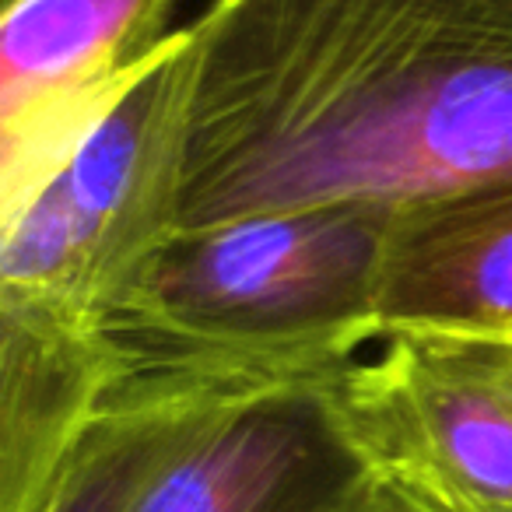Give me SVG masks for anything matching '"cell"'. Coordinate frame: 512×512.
Wrapping results in <instances>:
<instances>
[{"mask_svg":"<svg viewBox=\"0 0 512 512\" xmlns=\"http://www.w3.org/2000/svg\"><path fill=\"white\" fill-rule=\"evenodd\" d=\"M512 183V0H211L172 232Z\"/></svg>","mask_w":512,"mask_h":512,"instance_id":"1","label":"cell"},{"mask_svg":"<svg viewBox=\"0 0 512 512\" xmlns=\"http://www.w3.org/2000/svg\"><path fill=\"white\" fill-rule=\"evenodd\" d=\"M397 207L327 204L169 232L95 316L123 369L246 383L334 379L379 334Z\"/></svg>","mask_w":512,"mask_h":512,"instance_id":"2","label":"cell"},{"mask_svg":"<svg viewBox=\"0 0 512 512\" xmlns=\"http://www.w3.org/2000/svg\"><path fill=\"white\" fill-rule=\"evenodd\" d=\"M186 29L88 127L64 165L0 211V302L95 323L102 302L172 232Z\"/></svg>","mask_w":512,"mask_h":512,"instance_id":"3","label":"cell"},{"mask_svg":"<svg viewBox=\"0 0 512 512\" xmlns=\"http://www.w3.org/2000/svg\"><path fill=\"white\" fill-rule=\"evenodd\" d=\"M330 400L376 481L432 512H512V334L393 330Z\"/></svg>","mask_w":512,"mask_h":512,"instance_id":"4","label":"cell"},{"mask_svg":"<svg viewBox=\"0 0 512 512\" xmlns=\"http://www.w3.org/2000/svg\"><path fill=\"white\" fill-rule=\"evenodd\" d=\"M176 0H8L0 18V211L71 158L169 43Z\"/></svg>","mask_w":512,"mask_h":512,"instance_id":"5","label":"cell"},{"mask_svg":"<svg viewBox=\"0 0 512 512\" xmlns=\"http://www.w3.org/2000/svg\"><path fill=\"white\" fill-rule=\"evenodd\" d=\"M369 481L330 379H306L228 400L134 512H348Z\"/></svg>","mask_w":512,"mask_h":512,"instance_id":"6","label":"cell"},{"mask_svg":"<svg viewBox=\"0 0 512 512\" xmlns=\"http://www.w3.org/2000/svg\"><path fill=\"white\" fill-rule=\"evenodd\" d=\"M512 334V183L397 207L379 278V334Z\"/></svg>","mask_w":512,"mask_h":512,"instance_id":"7","label":"cell"},{"mask_svg":"<svg viewBox=\"0 0 512 512\" xmlns=\"http://www.w3.org/2000/svg\"><path fill=\"white\" fill-rule=\"evenodd\" d=\"M113 379L95 323L0 306V512H43Z\"/></svg>","mask_w":512,"mask_h":512,"instance_id":"8","label":"cell"},{"mask_svg":"<svg viewBox=\"0 0 512 512\" xmlns=\"http://www.w3.org/2000/svg\"><path fill=\"white\" fill-rule=\"evenodd\" d=\"M267 386L281 383H246L176 369L116 372L43 512H134L155 477L214 411Z\"/></svg>","mask_w":512,"mask_h":512,"instance_id":"9","label":"cell"},{"mask_svg":"<svg viewBox=\"0 0 512 512\" xmlns=\"http://www.w3.org/2000/svg\"><path fill=\"white\" fill-rule=\"evenodd\" d=\"M348 512H432V509H425V505H418L414 498H407L404 491L390 488V484L372 477L362 488V495L351 502Z\"/></svg>","mask_w":512,"mask_h":512,"instance_id":"10","label":"cell"}]
</instances>
